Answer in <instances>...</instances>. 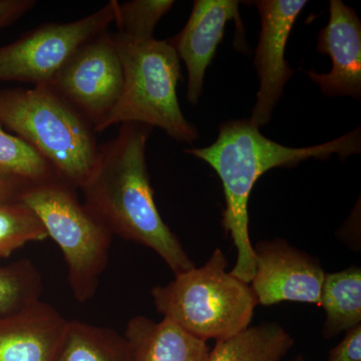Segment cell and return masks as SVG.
Returning a JSON list of instances; mask_svg holds the SVG:
<instances>
[{"label": "cell", "mask_w": 361, "mask_h": 361, "mask_svg": "<svg viewBox=\"0 0 361 361\" xmlns=\"http://www.w3.org/2000/svg\"><path fill=\"white\" fill-rule=\"evenodd\" d=\"M152 130L122 123L116 137L99 147L96 165L80 190L85 206L111 234L155 251L178 275L195 264L154 200L146 159Z\"/></svg>", "instance_id": "1"}, {"label": "cell", "mask_w": 361, "mask_h": 361, "mask_svg": "<svg viewBox=\"0 0 361 361\" xmlns=\"http://www.w3.org/2000/svg\"><path fill=\"white\" fill-rule=\"evenodd\" d=\"M360 128L316 146L289 148L261 134L249 118L221 123L217 140L205 148L185 149L205 161L222 182L226 208L222 225L237 251L230 272L247 284L255 274L256 259L249 235V198L261 176L274 168H292L310 159L326 160L334 154L341 159L360 154Z\"/></svg>", "instance_id": "2"}, {"label": "cell", "mask_w": 361, "mask_h": 361, "mask_svg": "<svg viewBox=\"0 0 361 361\" xmlns=\"http://www.w3.org/2000/svg\"><path fill=\"white\" fill-rule=\"evenodd\" d=\"M0 125L37 149L66 184H87L99 154L97 133L49 85L0 90Z\"/></svg>", "instance_id": "3"}, {"label": "cell", "mask_w": 361, "mask_h": 361, "mask_svg": "<svg viewBox=\"0 0 361 361\" xmlns=\"http://www.w3.org/2000/svg\"><path fill=\"white\" fill-rule=\"evenodd\" d=\"M220 248L202 267L175 275L151 291L157 311L203 341H219L250 326L257 300L250 285L227 271Z\"/></svg>", "instance_id": "4"}, {"label": "cell", "mask_w": 361, "mask_h": 361, "mask_svg": "<svg viewBox=\"0 0 361 361\" xmlns=\"http://www.w3.org/2000/svg\"><path fill=\"white\" fill-rule=\"evenodd\" d=\"M122 63V94L99 133L118 123L160 128L172 139L192 144L199 133L180 110L177 85L180 59L168 40L130 42L113 33Z\"/></svg>", "instance_id": "5"}, {"label": "cell", "mask_w": 361, "mask_h": 361, "mask_svg": "<svg viewBox=\"0 0 361 361\" xmlns=\"http://www.w3.org/2000/svg\"><path fill=\"white\" fill-rule=\"evenodd\" d=\"M20 200L37 216L63 252L73 295L85 303L96 295L110 257V230L80 203L77 189L61 180L30 185Z\"/></svg>", "instance_id": "6"}, {"label": "cell", "mask_w": 361, "mask_h": 361, "mask_svg": "<svg viewBox=\"0 0 361 361\" xmlns=\"http://www.w3.org/2000/svg\"><path fill=\"white\" fill-rule=\"evenodd\" d=\"M114 20L111 0L80 20L35 28L0 47V80L49 85L82 44L106 32Z\"/></svg>", "instance_id": "7"}, {"label": "cell", "mask_w": 361, "mask_h": 361, "mask_svg": "<svg viewBox=\"0 0 361 361\" xmlns=\"http://www.w3.org/2000/svg\"><path fill=\"white\" fill-rule=\"evenodd\" d=\"M123 73L113 33L106 30L78 49L49 82L99 133L122 94Z\"/></svg>", "instance_id": "8"}, {"label": "cell", "mask_w": 361, "mask_h": 361, "mask_svg": "<svg viewBox=\"0 0 361 361\" xmlns=\"http://www.w3.org/2000/svg\"><path fill=\"white\" fill-rule=\"evenodd\" d=\"M255 274L250 288L258 304L290 301L320 306L325 271L317 259L275 238L254 246Z\"/></svg>", "instance_id": "9"}, {"label": "cell", "mask_w": 361, "mask_h": 361, "mask_svg": "<svg viewBox=\"0 0 361 361\" xmlns=\"http://www.w3.org/2000/svg\"><path fill=\"white\" fill-rule=\"evenodd\" d=\"M261 32L254 66L257 71L259 90L249 118L260 129L268 125L275 106L283 96L285 85L294 71L285 59L287 42L306 0H257Z\"/></svg>", "instance_id": "10"}, {"label": "cell", "mask_w": 361, "mask_h": 361, "mask_svg": "<svg viewBox=\"0 0 361 361\" xmlns=\"http://www.w3.org/2000/svg\"><path fill=\"white\" fill-rule=\"evenodd\" d=\"M318 52L329 54V73L311 70L307 75L329 97H361V21L353 7L341 0H331L329 20L318 35Z\"/></svg>", "instance_id": "11"}, {"label": "cell", "mask_w": 361, "mask_h": 361, "mask_svg": "<svg viewBox=\"0 0 361 361\" xmlns=\"http://www.w3.org/2000/svg\"><path fill=\"white\" fill-rule=\"evenodd\" d=\"M240 2L236 0H196L187 25L169 39L187 68V99L196 104L203 92L207 68L212 63L229 21L240 25Z\"/></svg>", "instance_id": "12"}, {"label": "cell", "mask_w": 361, "mask_h": 361, "mask_svg": "<svg viewBox=\"0 0 361 361\" xmlns=\"http://www.w3.org/2000/svg\"><path fill=\"white\" fill-rule=\"evenodd\" d=\"M68 320L42 300L0 320V361H56Z\"/></svg>", "instance_id": "13"}, {"label": "cell", "mask_w": 361, "mask_h": 361, "mask_svg": "<svg viewBox=\"0 0 361 361\" xmlns=\"http://www.w3.org/2000/svg\"><path fill=\"white\" fill-rule=\"evenodd\" d=\"M125 338L132 361H207L210 348L163 318L155 322L145 316H135L128 323Z\"/></svg>", "instance_id": "14"}, {"label": "cell", "mask_w": 361, "mask_h": 361, "mask_svg": "<svg viewBox=\"0 0 361 361\" xmlns=\"http://www.w3.org/2000/svg\"><path fill=\"white\" fill-rule=\"evenodd\" d=\"M293 345V337L284 327L264 322L216 341L207 361H282Z\"/></svg>", "instance_id": "15"}, {"label": "cell", "mask_w": 361, "mask_h": 361, "mask_svg": "<svg viewBox=\"0 0 361 361\" xmlns=\"http://www.w3.org/2000/svg\"><path fill=\"white\" fill-rule=\"evenodd\" d=\"M320 307L325 311L322 334L331 339L361 324V269L353 266L336 273H326L323 282Z\"/></svg>", "instance_id": "16"}, {"label": "cell", "mask_w": 361, "mask_h": 361, "mask_svg": "<svg viewBox=\"0 0 361 361\" xmlns=\"http://www.w3.org/2000/svg\"><path fill=\"white\" fill-rule=\"evenodd\" d=\"M56 361H132L129 344L116 330L68 320Z\"/></svg>", "instance_id": "17"}, {"label": "cell", "mask_w": 361, "mask_h": 361, "mask_svg": "<svg viewBox=\"0 0 361 361\" xmlns=\"http://www.w3.org/2000/svg\"><path fill=\"white\" fill-rule=\"evenodd\" d=\"M0 173L39 185L61 180L47 159L25 140L8 134L0 125Z\"/></svg>", "instance_id": "18"}, {"label": "cell", "mask_w": 361, "mask_h": 361, "mask_svg": "<svg viewBox=\"0 0 361 361\" xmlns=\"http://www.w3.org/2000/svg\"><path fill=\"white\" fill-rule=\"evenodd\" d=\"M115 4L116 35L130 42H142L155 39L159 21L174 6L172 0H133Z\"/></svg>", "instance_id": "19"}, {"label": "cell", "mask_w": 361, "mask_h": 361, "mask_svg": "<svg viewBox=\"0 0 361 361\" xmlns=\"http://www.w3.org/2000/svg\"><path fill=\"white\" fill-rule=\"evenodd\" d=\"M44 282L30 261L0 268V313L11 314L40 300Z\"/></svg>", "instance_id": "20"}, {"label": "cell", "mask_w": 361, "mask_h": 361, "mask_svg": "<svg viewBox=\"0 0 361 361\" xmlns=\"http://www.w3.org/2000/svg\"><path fill=\"white\" fill-rule=\"evenodd\" d=\"M49 238L37 216L18 200L0 201V257L30 242Z\"/></svg>", "instance_id": "21"}, {"label": "cell", "mask_w": 361, "mask_h": 361, "mask_svg": "<svg viewBox=\"0 0 361 361\" xmlns=\"http://www.w3.org/2000/svg\"><path fill=\"white\" fill-rule=\"evenodd\" d=\"M329 361H361V324L345 332L341 343L330 351Z\"/></svg>", "instance_id": "22"}, {"label": "cell", "mask_w": 361, "mask_h": 361, "mask_svg": "<svg viewBox=\"0 0 361 361\" xmlns=\"http://www.w3.org/2000/svg\"><path fill=\"white\" fill-rule=\"evenodd\" d=\"M35 4V0H0V30L20 20Z\"/></svg>", "instance_id": "23"}, {"label": "cell", "mask_w": 361, "mask_h": 361, "mask_svg": "<svg viewBox=\"0 0 361 361\" xmlns=\"http://www.w3.org/2000/svg\"><path fill=\"white\" fill-rule=\"evenodd\" d=\"M30 185L20 179L0 173V201L18 200L23 190Z\"/></svg>", "instance_id": "24"}, {"label": "cell", "mask_w": 361, "mask_h": 361, "mask_svg": "<svg viewBox=\"0 0 361 361\" xmlns=\"http://www.w3.org/2000/svg\"><path fill=\"white\" fill-rule=\"evenodd\" d=\"M293 361H305L302 355H298Z\"/></svg>", "instance_id": "25"}]
</instances>
